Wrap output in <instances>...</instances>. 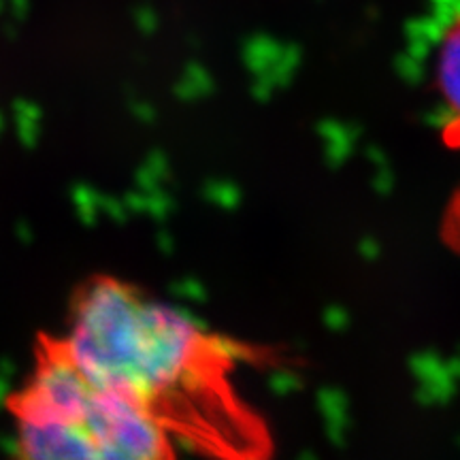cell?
Listing matches in <instances>:
<instances>
[{"label":"cell","mask_w":460,"mask_h":460,"mask_svg":"<svg viewBox=\"0 0 460 460\" xmlns=\"http://www.w3.org/2000/svg\"><path fill=\"white\" fill-rule=\"evenodd\" d=\"M88 369L207 460H269L271 435L234 386L239 352L203 322L113 273L85 278L60 331Z\"/></svg>","instance_id":"cell-1"},{"label":"cell","mask_w":460,"mask_h":460,"mask_svg":"<svg viewBox=\"0 0 460 460\" xmlns=\"http://www.w3.org/2000/svg\"><path fill=\"white\" fill-rule=\"evenodd\" d=\"M4 413L11 460H177L181 452L156 418L96 377L60 331L39 332Z\"/></svg>","instance_id":"cell-2"},{"label":"cell","mask_w":460,"mask_h":460,"mask_svg":"<svg viewBox=\"0 0 460 460\" xmlns=\"http://www.w3.org/2000/svg\"><path fill=\"white\" fill-rule=\"evenodd\" d=\"M435 79L444 99L447 122L444 137L454 147H460V17L441 37L435 62Z\"/></svg>","instance_id":"cell-3"},{"label":"cell","mask_w":460,"mask_h":460,"mask_svg":"<svg viewBox=\"0 0 460 460\" xmlns=\"http://www.w3.org/2000/svg\"><path fill=\"white\" fill-rule=\"evenodd\" d=\"M444 239L447 241V245H452L460 254V190L446 211Z\"/></svg>","instance_id":"cell-4"}]
</instances>
